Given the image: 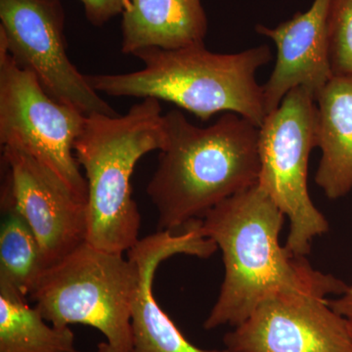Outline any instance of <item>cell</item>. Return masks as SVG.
Returning a JSON list of instances; mask_svg holds the SVG:
<instances>
[{
    "mask_svg": "<svg viewBox=\"0 0 352 352\" xmlns=\"http://www.w3.org/2000/svg\"><path fill=\"white\" fill-rule=\"evenodd\" d=\"M332 0H314L305 12L275 28L258 25L256 31L276 45L274 69L263 85L264 107L270 113L284 97L302 87L316 98L333 76L329 46V13Z\"/></svg>",
    "mask_w": 352,
    "mask_h": 352,
    "instance_id": "7c38bea8",
    "label": "cell"
},
{
    "mask_svg": "<svg viewBox=\"0 0 352 352\" xmlns=\"http://www.w3.org/2000/svg\"><path fill=\"white\" fill-rule=\"evenodd\" d=\"M4 192L36 235L46 268L87 242V203L38 160L3 148Z\"/></svg>",
    "mask_w": 352,
    "mask_h": 352,
    "instance_id": "30bf717a",
    "label": "cell"
},
{
    "mask_svg": "<svg viewBox=\"0 0 352 352\" xmlns=\"http://www.w3.org/2000/svg\"><path fill=\"white\" fill-rule=\"evenodd\" d=\"M75 333L56 327L28 298L0 280V352H78Z\"/></svg>",
    "mask_w": 352,
    "mask_h": 352,
    "instance_id": "9a60e30c",
    "label": "cell"
},
{
    "mask_svg": "<svg viewBox=\"0 0 352 352\" xmlns=\"http://www.w3.org/2000/svg\"><path fill=\"white\" fill-rule=\"evenodd\" d=\"M219 250L205 236L200 219L189 222L182 232L157 231L139 239L127 251V258L138 266V285L131 305L132 352H230L203 349L190 342L154 296L155 275L163 261L177 254L208 258Z\"/></svg>",
    "mask_w": 352,
    "mask_h": 352,
    "instance_id": "8fae6325",
    "label": "cell"
},
{
    "mask_svg": "<svg viewBox=\"0 0 352 352\" xmlns=\"http://www.w3.org/2000/svg\"><path fill=\"white\" fill-rule=\"evenodd\" d=\"M87 116L59 103L32 72L21 68L0 41V142L38 160L87 203V183L75 143Z\"/></svg>",
    "mask_w": 352,
    "mask_h": 352,
    "instance_id": "52a82bcc",
    "label": "cell"
},
{
    "mask_svg": "<svg viewBox=\"0 0 352 352\" xmlns=\"http://www.w3.org/2000/svg\"><path fill=\"white\" fill-rule=\"evenodd\" d=\"M134 56L144 65L140 71L87 76L88 82L109 96L170 102L201 120L234 113L259 127L267 116L263 85L256 80L258 69L272 58L267 45L233 54L210 52L205 44L173 50L146 48Z\"/></svg>",
    "mask_w": 352,
    "mask_h": 352,
    "instance_id": "3957f363",
    "label": "cell"
},
{
    "mask_svg": "<svg viewBox=\"0 0 352 352\" xmlns=\"http://www.w3.org/2000/svg\"><path fill=\"white\" fill-rule=\"evenodd\" d=\"M122 15L124 54L205 44L208 18L201 0H129Z\"/></svg>",
    "mask_w": 352,
    "mask_h": 352,
    "instance_id": "4fadbf2b",
    "label": "cell"
},
{
    "mask_svg": "<svg viewBox=\"0 0 352 352\" xmlns=\"http://www.w3.org/2000/svg\"><path fill=\"white\" fill-rule=\"evenodd\" d=\"M90 24L101 27L122 14L129 0H80Z\"/></svg>",
    "mask_w": 352,
    "mask_h": 352,
    "instance_id": "ac0fdd59",
    "label": "cell"
},
{
    "mask_svg": "<svg viewBox=\"0 0 352 352\" xmlns=\"http://www.w3.org/2000/svg\"><path fill=\"white\" fill-rule=\"evenodd\" d=\"M161 103L144 98L126 115L87 116L75 155L87 183V242L124 254L139 240L141 217L132 197L131 176L139 160L163 149Z\"/></svg>",
    "mask_w": 352,
    "mask_h": 352,
    "instance_id": "277c9868",
    "label": "cell"
},
{
    "mask_svg": "<svg viewBox=\"0 0 352 352\" xmlns=\"http://www.w3.org/2000/svg\"><path fill=\"white\" fill-rule=\"evenodd\" d=\"M285 214L258 184L208 210L201 219L205 236L221 251L224 279L204 322L206 330L243 323L266 298L281 293L319 298L340 296L347 285L315 270L305 256L280 245Z\"/></svg>",
    "mask_w": 352,
    "mask_h": 352,
    "instance_id": "6da1fadb",
    "label": "cell"
},
{
    "mask_svg": "<svg viewBox=\"0 0 352 352\" xmlns=\"http://www.w3.org/2000/svg\"><path fill=\"white\" fill-rule=\"evenodd\" d=\"M329 46L333 76H352V0H332Z\"/></svg>",
    "mask_w": 352,
    "mask_h": 352,
    "instance_id": "e0dca14e",
    "label": "cell"
},
{
    "mask_svg": "<svg viewBox=\"0 0 352 352\" xmlns=\"http://www.w3.org/2000/svg\"><path fill=\"white\" fill-rule=\"evenodd\" d=\"M328 303L333 311L344 319L352 339V286L347 287L346 291L340 295L339 298L333 300L328 298Z\"/></svg>",
    "mask_w": 352,
    "mask_h": 352,
    "instance_id": "d6986e66",
    "label": "cell"
},
{
    "mask_svg": "<svg viewBox=\"0 0 352 352\" xmlns=\"http://www.w3.org/2000/svg\"><path fill=\"white\" fill-rule=\"evenodd\" d=\"M0 280L30 298L46 270L36 235L8 193L1 197Z\"/></svg>",
    "mask_w": 352,
    "mask_h": 352,
    "instance_id": "2e32d148",
    "label": "cell"
},
{
    "mask_svg": "<svg viewBox=\"0 0 352 352\" xmlns=\"http://www.w3.org/2000/svg\"><path fill=\"white\" fill-rule=\"evenodd\" d=\"M0 22L10 56L53 99L85 116L118 115L69 60L61 0H0Z\"/></svg>",
    "mask_w": 352,
    "mask_h": 352,
    "instance_id": "ba28073f",
    "label": "cell"
},
{
    "mask_svg": "<svg viewBox=\"0 0 352 352\" xmlns=\"http://www.w3.org/2000/svg\"><path fill=\"white\" fill-rule=\"evenodd\" d=\"M223 342L230 352H352L346 321L328 298L302 293L266 298Z\"/></svg>",
    "mask_w": 352,
    "mask_h": 352,
    "instance_id": "9c48e42d",
    "label": "cell"
},
{
    "mask_svg": "<svg viewBox=\"0 0 352 352\" xmlns=\"http://www.w3.org/2000/svg\"><path fill=\"white\" fill-rule=\"evenodd\" d=\"M166 141L147 185L157 231L176 232L236 194L258 184L259 127L226 113L208 127L179 110L164 115Z\"/></svg>",
    "mask_w": 352,
    "mask_h": 352,
    "instance_id": "7a4b0ae2",
    "label": "cell"
},
{
    "mask_svg": "<svg viewBox=\"0 0 352 352\" xmlns=\"http://www.w3.org/2000/svg\"><path fill=\"white\" fill-rule=\"evenodd\" d=\"M138 285L135 263L87 242L53 264L30 298L56 327L82 324L105 337L92 352H132L131 305Z\"/></svg>",
    "mask_w": 352,
    "mask_h": 352,
    "instance_id": "5b68a950",
    "label": "cell"
},
{
    "mask_svg": "<svg viewBox=\"0 0 352 352\" xmlns=\"http://www.w3.org/2000/svg\"><path fill=\"white\" fill-rule=\"evenodd\" d=\"M315 102L316 147L322 153L315 182L337 200L352 191V76H333Z\"/></svg>",
    "mask_w": 352,
    "mask_h": 352,
    "instance_id": "5bb4252c",
    "label": "cell"
},
{
    "mask_svg": "<svg viewBox=\"0 0 352 352\" xmlns=\"http://www.w3.org/2000/svg\"><path fill=\"white\" fill-rule=\"evenodd\" d=\"M316 116L315 97L298 87L259 126L258 183L289 219L285 247L298 256L309 254L315 238L329 230L307 186L308 162L316 147Z\"/></svg>",
    "mask_w": 352,
    "mask_h": 352,
    "instance_id": "8992f818",
    "label": "cell"
}]
</instances>
